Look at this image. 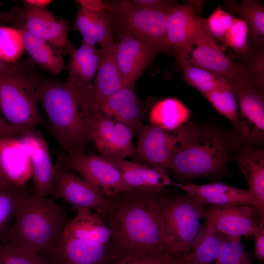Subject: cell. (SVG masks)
I'll return each mask as SVG.
<instances>
[{
	"label": "cell",
	"mask_w": 264,
	"mask_h": 264,
	"mask_svg": "<svg viewBox=\"0 0 264 264\" xmlns=\"http://www.w3.org/2000/svg\"><path fill=\"white\" fill-rule=\"evenodd\" d=\"M165 197L160 192L132 190L107 198V208L98 214L111 232V263L138 255L168 253L162 219Z\"/></svg>",
	"instance_id": "cell-1"
},
{
	"label": "cell",
	"mask_w": 264,
	"mask_h": 264,
	"mask_svg": "<svg viewBox=\"0 0 264 264\" xmlns=\"http://www.w3.org/2000/svg\"><path fill=\"white\" fill-rule=\"evenodd\" d=\"M68 220L60 239L38 253L49 256L46 264H110L111 232L101 217L88 209L78 208Z\"/></svg>",
	"instance_id": "cell-2"
},
{
	"label": "cell",
	"mask_w": 264,
	"mask_h": 264,
	"mask_svg": "<svg viewBox=\"0 0 264 264\" xmlns=\"http://www.w3.org/2000/svg\"><path fill=\"white\" fill-rule=\"evenodd\" d=\"M64 209L47 197L27 196L1 243L36 253L46 251L60 239L68 221Z\"/></svg>",
	"instance_id": "cell-3"
},
{
	"label": "cell",
	"mask_w": 264,
	"mask_h": 264,
	"mask_svg": "<svg viewBox=\"0 0 264 264\" xmlns=\"http://www.w3.org/2000/svg\"><path fill=\"white\" fill-rule=\"evenodd\" d=\"M35 94L61 147L69 154L83 152L90 140L77 97L65 83L52 81L37 80Z\"/></svg>",
	"instance_id": "cell-4"
},
{
	"label": "cell",
	"mask_w": 264,
	"mask_h": 264,
	"mask_svg": "<svg viewBox=\"0 0 264 264\" xmlns=\"http://www.w3.org/2000/svg\"><path fill=\"white\" fill-rule=\"evenodd\" d=\"M227 157V147L220 135L191 124L169 168L183 178L211 176L223 170Z\"/></svg>",
	"instance_id": "cell-5"
},
{
	"label": "cell",
	"mask_w": 264,
	"mask_h": 264,
	"mask_svg": "<svg viewBox=\"0 0 264 264\" xmlns=\"http://www.w3.org/2000/svg\"><path fill=\"white\" fill-rule=\"evenodd\" d=\"M37 82L15 66L0 72V112L22 134L43 122L36 97Z\"/></svg>",
	"instance_id": "cell-6"
},
{
	"label": "cell",
	"mask_w": 264,
	"mask_h": 264,
	"mask_svg": "<svg viewBox=\"0 0 264 264\" xmlns=\"http://www.w3.org/2000/svg\"><path fill=\"white\" fill-rule=\"evenodd\" d=\"M205 206L191 196H166L162 219L167 252L183 260L191 252L202 225Z\"/></svg>",
	"instance_id": "cell-7"
},
{
	"label": "cell",
	"mask_w": 264,
	"mask_h": 264,
	"mask_svg": "<svg viewBox=\"0 0 264 264\" xmlns=\"http://www.w3.org/2000/svg\"><path fill=\"white\" fill-rule=\"evenodd\" d=\"M106 10L122 29L157 51L170 49L165 27L170 11L154 10L137 7L131 1L105 3Z\"/></svg>",
	"instance_id": "cell-8"
},
{
	"label": "cell",
	"mask_w": 264,
	"mask_h": 264,
	"mask_svg": "<svg viewBox=\"0 0 264 264\" xmlns=\"http://www.w3.org/2000/svg\"><path fill=\"white\" fill-rule=\"evenodd\" d=\"M176 52V56L225 78L230 83L241 78L250 80L248 70L233 61L217 44L205 20L201 28L189 45L184 50Z\"/></svg>",
	"instance_id": "cell-9"
},
{
	"label": "cell",
	"mask_w": 264,
	"mask_h": 264,
	"mask_svg": "<svg viewBox=\"0 0 264 264\" xmlns=\"http://www.w3.org/2000/svg\"><path fill=\"white\" fill-rule=\"evenodd\" d=\"M84 118L90 140L103 156L125 159L135 155L132 142L134 131L130 127L99 112Z\"/></svg>",
	"instance_id": "cell-10"
},
{
	"label": "cell",
	"mask_w": 264,
	"mask_h": 264,
	"mask_svg": "<svg viewBox=\"0 0 264 264\" xmlns=\"http://www.w3.org/2000/svg\"><path fill=\"white\" fill-rule=\"evenodd\" d=\"M60 159L66 168L79 173L106 198L133 190L125 183L119 169L110 158L78 152Z\"/></svg>",
	"instance_id": "cell-11"
},
{
	"label": "cell",
	"mask_w": 264,
	"mask_h": 264,
	"mask_svg": "<svg viewBox=\"0 0 264 264\" xmlns=\"http://www.w3.org/2000/svg\"><path fill=\"white\" fill-rule=\"evenodd\" d=\"M8 22L22 24L30 33L52 44L62 51L68 43V25L64 19L57 18L45 7L26 3L1 15Z\"/></svg>",
	"instance_id": "cell-12"
},
{
	"label": "cell",
	"mask_w": 264,
	"mask_h": 264,
	"mask_svg": "<svg viewBox=\"0 0 264 264\" xmlns=\"http://www.w3.org/2000/svg\"><path fill=\"white\" fill-rule=\"evenodd\" d=\"M190 124L174 131L152 125L139 127V140L135 155L154 167L169 168L172 158L187 133Z\"/></svg>",
	"instance_id": "cell-13"
},
{
	"label": "cell",
	"mask_w": 264,
	"mask_h": 264,
	"mask_svg": "<svg viewBox=\"0 0 264 264\" xmlns=\"http://www.w3.org/2000/svg\"><path fill=\"white\" fill-rule=\"evenodd\" d=\"M52 195L73 206L74 209L86 208L102 213L109 200L97 188L85 179L68 172L59 159L54 165Z\"/></svg>",
	"instance_id": "cell-14"
},
{
	"label": "cell",
	"mask_w": 264,
	"mask_h": 264,
	"mask_svg": "<svg viewBox=\"0 0 264 264\" xmlns=\"http://www.w3.org/2000/svg\"><path fill=\"white\" fill-rule=\"evenodd\" d=\"M239 108L240 131L247 140L259 142L264 137V101L262 90L247 78L230 83Z\"/></svg>",
	"instance_id": "cell-15"
},
{
	"label": "cell",
	"mask_w": 264,
	"mask_h": 264,
	"mask_svg": "<svg viewBox=\"0 0 264 264\" xmlns=\"http://www.w3.org/2000/svg\"><path fill=\"white\" fill-rule=\"evenodd\" d=\"M67 45L71 58L65 84L79 100L84 116L93 86L91 80L98 68L102 51L95 45L84 43L77 49L68 42Z\"/></svg>",
	"instance_id": "cell-16"
},
{
	"label": "cell",
	"mask_w": 264,
	"mask_h": 264,
	"mask_svg": "<svg viewBox=\"0 0 264 264\" xmlns=\"http://www.w3.org/2000/svg\"><path fill=\"white\" fill-rule=\"evenodd\" d=\"M203 219L220 234L240 238L253 236L260 223L264 222L258 210L249 205L212 206L205 209Z\"/></svg>",
	"instance_id": "cell-17"
},
{
	"label": "cell",
	"mask_w": 264,
	"mask_h": 264,
	"mask_svg": "<svg viewBox=\"0 0 264 264\" xmlns=\"http://www.w3.org/2000/svg\"><path fill=\"white\" fill-rule=\"evenodd\" d=\"M30 158L34 182L33 195L47 197L53 194L54 165L52 163L48 144L35 130L22 134L19 139Z\"/></svg>",
	"instance_id": "cell-18"
},
{
	"label": "cell",
	"mask_w": 264,
	"mask_h": 264,
	"mask_svg": "<svg viewBox=\"0 0 264 264\" xmlns=\"http://www.w3.org/2000/svg\"><path fill=\"white\" fill-rule=\"evenodd\" d=\"M157 51L150 45L122 32L114 54L125 86L133 85Z\"/></svg>",
	"instance_id": "cell-19"
},
{
	"label": "cell",
	"mask_w": 264,
	"mask_h": 264,
	"mask_svg": "<svg viewBox=\"0 0 264 264\" xmlns=\"http://www.w3.org/2000/svg\"><path fill=\"white\" fill-rule=\"evenodd\" d=\"M176 186L204 206L249 205L257 209L256 201L248 189H241L219 182L203 185L189 183Z\"/></svg>",
	"instance_id": "cell-20"
},
{
	"label": "cell",
	"mask_w": 264,
	"mask_h": 264,
	"mask_svg": "<svg viewBox=\"0 0 264 264\" xmlns=\"http://www.w3.org/2000/svg\"><path fill=\"white\" fill-rule=\"evenodd\" d=\"M96 112L123 123L135 131L140 127L144 108L133 85H128L94 105L89 114Z\"/></svg>",
	"instance_id": "cell-21"
},
{
	"label": "cell",
	"mask_w": 264,
	"mask_h": 264,
	"mask_svg": "<svg viewBox=\"0 0 264 264\" xmlns=\"http://www.w3.org/2000/svg\"><path fill=\"white\" fill-rule=\"evenodd\" d=\"M204 22L192 3L174 7L169 13L165 27L170 47L176 52L184 50L200 30Z\"/></svg>",
	"instance_id": "cell-22"
},
{
	"label": "cell",
	"mask_w": 264,
	"mask_h": 264,
	"mask_svg": "<svg viewBox=\"0 0 264 264\" xmlns=\"http://www.w3.org/2000/svg\"><path fill=\"white\" fill-rule=\"evenodd\" d=\"M0 166L8 181L23 187L32 176L30 157L19 139L0 137Z\"/></svg>",
	"instance_id": "cell-23"
},
{
	"label": "cell",
	"mask_w": 264,
	"mask_h": 264,
	"mask_svg": "<svg viewBox=\"0 0 264 264\" xmlns=\"http://www.w3.org/2000/svg\"><path fill=\"white\" fill-rule=\"evenodd\" d=\"M119 169L125 183L133 190L160 192L172 182L167 170L125 159H110Z\"/></svg>",
	"instance_id": "cell-24"
},
{
	"label": "cell",
	"mask_w": 264,
	"mask_h": 264,
	"mask_svg": "<svg viewBox=\"0 0 264 264\" xmlns=\"http://www.w3.org/2000/svg\"><path fill=\"white\" fill-rule=\"evenodd\" d=\"M115 44L105 49H101L102 54L85 116L89 115L94 105L125 87L114 57Z\"/></svg>",
	"instance_id": "cell-25"
},
{
	"label": "cell",
	"mask_w": 264,
	"mask_h": 264,
	"mask_svg": "<svg viewBox=\"0 0 264 264\" xmlns=\"http://www.w3.org/2000/svg\"><path fill=\"white\" fill-rule=\"evenodd\" d=\"M107 11L95 12L80 7L76 18V26L83 37L82 43L100 44L105 49L114 44L112 31Z\"/></svg>",
	"instance_id": "cell-26"
},
{
	"label": "cell",
	"mask_w": 264,
	"mask_h": 264,
	"mask_svg": "<svg viewBox=\"0 0 264 264\" xmlns=\"http://www.w3.org/2000/svg\"><path fill=\"white\" fill-rule=\"evenodd\" d=\"M240 171L254 197L261 220H264V152L262 149H245L238 159Z\"/></svg>",
	"instance_id": "cell-27"
},
{
	"label": "cell",
	"mask_w": 264,
	"mask_h": 264,
	"mask_svg": "<svg viewBox=\"0 0 264 264\" xmlns=\"http://www.w3.org/2000/svg\"><path fill=\"white\" fill-rule=\"evenodd\" d=\"M22 36L24 48L39 66L48 72L58 75L65 67L62 53H56L44 39L30 33L22 24L12 22Z\"/></svg>",
	"instance_id": "cell-28"
},
{
	"label": "cell",
	"mask_w": 264,
	"mask_h": 264,
	"mask_svg": "<svg viewBox=\"0 0 264 264\" xmlns=\"http://www.w3.org/2000/svg\"><path fill=\"white\" fill-rule=\"evenodd\" d=\"M191 111L180 101L173 97L157 102L152 108L149 119L151 125L168 131H174L188 121Z\"/></svg>",
	"instance_id": "cell-29"
},
{
	"label": "cell",
	"mask_w": 264,
	"mask_h": 264,
	"mask_svg": "<svg viewBox=\"0 0 264 264\" xmlns=\"http://www.w3.org/2000/svg\"><path fill=\"white\" fill-rule=\"evenodd\" d=\"M222 239V235L205 220L191 252L182 260L183 264H214L220 252Z\"/></svg>",
	"instance_id": "cell-30"
},
{
	"label": "cell",
	"mask_w": 264,
	"mask_h": 264,
	"mask_svg": "<svg viewBox=\"0 0 264 264\" xmlns=\"http://www.w3.org/2000/svg\"><path fill=\"white\" fill-rule=\"evenodd\" d=\"M176 60L186 82L203 95L229 82L220 75L190 63L182 57L176 56Z\"/></svg>",
	"instance_id": "cell-31"
},
{
	"label": "cell",
	"mask_w": 264,
	"mask_h": 264,
	"mask_svg": "<svg viewBox=\"0 0 264 264\" xmlns=\"http://www.w3.org/2000/svg\"><path fill=\"white\" fill-rule=\"evenodd\" d=\"M28 196L23 187L0 186V242L12 225L20 205Z\"/></svg>",
	"instance_id": "cell-32"
},
{
	"label": "cell",
	"mask_w": 264,
	"mask_h": 264,
	"mask_svg": "<svg viewBox=\"0 0 264 264\" xmlns=\"http://www.w3.org/2000/svg\"><path fill=\"white\" fill-rule=\"evenodd\" d=\"M213 107L240 131V119L235 92L229 82L203 95Z\"/></svg>",
	"instance_id": "cell-33"
},
{
	"label": "cell",
	"mask_w": 264,
	"mask_h": 264,
	"mask_svg": "<svg viewBox=\"0 0 264 264\" xmlns=\"http://www.w3.org/2000/svg\"><path fill=\"white\" fill-rule=\"evenodd\" d=\"M232 10L239 13L246 22L251 35L259 43L264 39V7L258 0H244L238 3L235 1L227 2Z\"/></svg>",
	"instance_id": "cell-34"
},
{
	"label": "cell",
	"mask_w": 264,
	"mask_h": 264,
	"mask_svg": "<svg viewBox=\"0 0 264 264\" xmlns=\"http://www.w3.org/2000/svg\"><path fill=\"white\" fill-rule=\"evenodd\" d=\"M20 31L16 28L0 26V57L7 63L17 61L24 50Z\"/></svg>",
	"instance_id": "cell-35"
},
{
	"label": "cell",
	"mask_w": 264,
	"mask_h": 264,
	"mask_svg": "<svg viewBox=\"0 0 264 264\" xmlns=\"http://www.w3.org/2000/svg\"><path fill=\"white\" fill-rule=\"evenodd\" d=\"M214 264H253L240 237L222 235L220 252Z\"/></svg>",
	"instance_id": "cell-36"
},
{
	"label": "cell",
	"mask_w": 264,
	"mask_h": 264,
	"mask_svg": "<svg viewBox=\"0 0 264 264\" xmlns=\"http://www.w3.org/2000/svg\"><path fill=\"white\" fill-rule=\"evenodd\" d=\"M0 264H46L36 253L0 243Z\"/></svg>",
	"instance_id": "cell-37"
},
{
	"label": "cell",
	"mask_w": 264,
	"mask_h": 264,
	"mask_svg": "<svg viewBox=\"0 0 264 264\" xmlns=\"http://www.w3.org/2000/svg\"><path fill=\"white\" fill-rule=\"evenodd\" d=\"M249 29L242 18H234L233 23L227 32L223 42L226 45L239 54H245L248 49L247 36Z\"/></svg>",
	"instance_id": "cell-38"
},
{
	"label": "cell",
	"mask_w": 264,
	"mask_h": 264,
	"mask_svg": "<svg viewBox=\"0 0 264 264\" xmlns=\"http://www.w3.org/2000/svg\"><path fill=\"white\" fill-rule=\"evenodd\" d=\"M234 17L219 6L205 20L207 27L215 39L223 41L225 36L231 27Z\"/></svg>",
	"instance_id": "cell-39"
},
{
	"label": "cell",
	"mask_w": 264,
	"mask_h": 264,
	"mask_svg": "<svg viewBox=\"0 0 264 264\" xmlns=\"http://www.w3.org/2000/svg\"><path fill=\"white\" fill-rule=\"evenodd\" d=\"M110 264H183V263L182 260L168 253H165L138 255Z\"/></svg>",
	"instance_id": "cell-40"
},
{
	"label": "cell",
	"mask_w": 264,
	"mask_h": 264,
	"mask_svg": "<svg viewBox=\"0 0 264 264\" xmlns=\"http://www.w3.org/2000/svg\"><path fill=\"white\" fill-rule=\"evenodd\" d=\"M252 83L262 90L264 86V55L262 53L254 59L248 70Z\"/></svg>",
	"instance_id": "cell-41"
},
{
	"label": "cell",
	"mask_w": 264,
	"mask_h": 264,
	"mask_svg": "<svg viewBox=\"0 0 264 264\" xmlns=\"http://www.w3.org/2000/svg\"><path fill=\"white\" fill-rule=\"evenodd\" d=\"M253 236L255 240L253 255L262 264L264 262V222L260 223Z\"/></svg>",
	"instance_id": "cell-42"
},
{
	"label": "cell",
	"mask_w": 264,
	"mask_h": 264,
	"mask_svg": "<svg viewBox=\"0 0 264 264\" xmlns=\"http://www.w3.org/2000/svg\"><path fill=\"white\" fill-rule=\"evenodd\" d=\"M131 1L137 7L154 10H168L176 6L171 2L163 0H133Z\"/></svg>",
	"instance_id": "cell-43"
},
{
	"label": "cell",
	"mask_w": 264,
	"mask_h": 264,
	"mask_svg": "<svg viewBox=\"0 0 264 264\" xmlns=\"http://www.w3.org/2000/svg\"><path fill=\"white\" fill-rule=\"evenodd\" d=\"M76 1L80 7L90 11L100 12L106 11L105 3L100 0H78Z\"/></svg>",
	"instance_id": "cell-44"
},
{
	"label": "cell",
	"mask_w": 264,
	"mask_h": 264,
	"mask_svg": "<svg viewBox=\"0 0 264 264\" xmlns=\"http://www.w3.org/2000/svg\"><path fill=\"white\" fill-rule=\"evenodd\" d=\"M22 134L21 132L7 123L0 115V137H16Z\"/></svg>",
	"instance_id": "cell-45"
},
{
	"label": "cell",
	"mask_w": 264,
	"mask_h": 264,
	"mask_svg": "<svg viewBox=\"0 0 264 264\" xmlns=\"http://www.w3.org/2000/svg\"><path fill=\"white\" fill-rule=\"evenodd\" d=\"M25 3L37 7H45L52 1L49 0H26Z\"/></svg>",
	"instance_id": "cell-46"
},
{
	"label": "cell",
	"mask_w": 264,
	"mask_h": 264,
	"mask_svg": "<svg viewBox=\"0 0 264 264\" xmlns=\"http://www.w3.org/2000/svg\"><path fill=\"white\" fill-rule=\"evenodd\" d=\"M11 184H12L10 183L8 181V180L6 179V178L4 176L2 171V170L0 166V186H6L10 185Z\"/></svg>",
	"instance_id": "cell-47"
},
{
	"label": "cell",
	"mask_w": 264,
	"mask_h": 264,
	"mask_svg": "<svg viewBox=\"0 0 264 264\" xmlns=\"http://www.w3.org/2000/svg\"><path fill=\"white\" fill-rule=\"evenodd\" d=\"M13 65H10L8 63L4 62L0 57V72L8 70Z\"/></svg>",
	"instance_id": "cell-48"
},
{
	"label": "cell",
	"mask_w": 264,
	"mask_h": 264,
	"mask_svg": "<svg viewBox=\"0 0 264 264\" xmlns=\"http://www.w3.org/2000/svg\"></svg>",
	"instance_id": "cell-49"
}]
</instances>
